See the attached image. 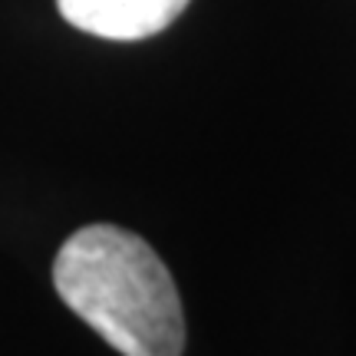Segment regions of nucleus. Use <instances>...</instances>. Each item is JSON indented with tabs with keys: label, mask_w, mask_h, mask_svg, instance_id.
<instances>
[{
	"label": "nucleus",
	"mask_w": 356,
	"mask_h": 356,
	"mask_svg": "<svg viewBox=\"0 0 356 356\" xmlns=\"http://www.w3.org/2000/svg\"><path fill=\"white\" fill-rule=\"evenodd\" d=\"M63 304L122 356H181L185 314L168 267L139 234L86 225L56 254Z\"/></svg>",
	"instance_id": "1"
},
{
	"label": "nucleus",
	"mask_w": 356,
	"mask_h": 356,
	"mask_svg": "<svg viewBox=\"0 0 356 356\" xmlns=\"http://www.w3.org/2000/svg\"><path fill=\"white\" fill-rule=\"evenodd\" d=\"M188 0H56L66 24L102 40H145L175 24Z\"/></svg>",
	"instance_id": "2"
}]
</instances>
